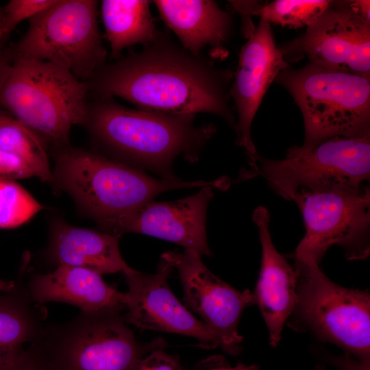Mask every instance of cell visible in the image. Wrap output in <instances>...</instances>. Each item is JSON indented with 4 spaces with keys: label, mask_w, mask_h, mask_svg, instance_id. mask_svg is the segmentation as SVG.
<instances>
[{
    "label": "cell",
    "mask_w": 370,
    "mask_h": 370,
    "mask_svg": "<svg viewBox=\"0 0 370 370\" xmlns=\"http://www.w3.org/2000/svg\"><path fill=\"white\" fill-rule=\"evenodd\" d=\"M173 269L170 262L161 258L153 274L134 269L123 273L128 286L127 291L123 293L122 300L125 323L142 330L193 337L204 349L220 346L219 338L172 293L167 280Z\"/></svg>",
    "instance_id": "cell-13"
},
{
    "label": "cell",
    "mask_w": 370,
    "mask_h": 370,
    "mask_svg": "<svg viewBox=\"0 0 370 370\" xmlns=\"http://www.w3.org/2000/svg\"><path fill=\"white\" fill-rule=\"evenodd\" d=\"M294 260L297 297L288 325L336 345L355 358L370 360L369 292L336 284L314 260Z\"/></svg>",
    "instance_id": "cell-7"
},
{
    "label": "cell",
    "mask_w": 370,
    "mask_h": 370,
    "mask_svg": "<svg viewBox=\"0 0 370 370\" xmlns=\"http://www.w3.org/2000/svg\"><path fill=\"white\" fill-rule=\"evenodd\" d=\"M314 370H325V369L323 365H318L315 367Z\"/></svg>",
    "instance_id": "cell-34"
},
{
    "label": "cell",
    "mask_w": 370,
    "mask_h": 370,
    "mask_svg": "<svg viewBox=\"0 0 370 370\" xmlns=\"http://www.w3.org/2000/svg\"><path fill=\"white\" fill-rule=\"evenodd\" d=\"M27 286L33 300L40 304L62 302L84 312L125 310L123 293L88 269L60 264L51 273L33 275Z\"/></svg>",
    "instance_id": "cell-17"
},
{
    "label": "cell",
    "mask_w": 370,
    "mask_h": 370,
    "mask_svg": "<svg viewBox=\"0 0 370 370\" xmlns=\"http://www.w3.org/2000/svg\"><path fill=\"white\" fill-rule=\"evenodd\" d=\"M47 143L20 122L0 127V149L24 161L42 181L51 184Z\"/></svg>",
    "instance_id": "cell-22"
},
{
    "label": "cell",
    "mask_w": 370,
    "mask_h": 370,
    "mask_svg": "<svg viewBox=\"0 0 370 370\" xmlns=\"http://www.w3.org/2000/svg\"><path fill=\"white\" fill-rule=\"evenodd\" d=\"M37 342L53 370H132L164 341L141 344L119 311L81 312L67 323L45 325Z\"/></svg>",
    "instance_id": "cell-9"
},
{
    "label": "cell",
    "mask_w": 370,
    "mask_h": 370,
    "mask_svg": "<svg viewBox=\"0 0 370 370\" xmlns=\"http://www.w3.org/2000/svg\"><path fill=\"white\" fill-rule=\"evenodd\" d=\"M198 253L166 251L161 258L178 271L186 308L193 310L219 338L220 347L230 354L241 351L242 336L238 325L243 310L256 304L254 293L235 289L204 264Z\"/></svg>",
    "instance_id": "cell-12"
},
{
    "label": "cell",
    "mask_w": 370,
    "mask_h": 370,
    "mask_svg": "<svg viewBox=\"0 0 370 370\" xmlns=\"http://www.w3.org/2000/svg\"><path fill=\"white\" fill-rule=\"evenodd\" d=\"M285 59L370 77L369 8L364 0L330 1L301 36L280 47Z\"/></svg>",
    "instance_id": "cell-11"
},
{
    "label": "cell",
    "mask_w": 370,
    "mask_h": 370,
    "mask_svg": "<svg viewBox=\"0 0 370 370\" xmlns=\"http://www.w3.org/2000/svg\"><path fill=\"white\" fill-rule=\"evenodd\" d=\"M196 115H170L127 108L110 97L89 100L83 127L100 151L116 161L162 179L177 178L175 160H199L217 131L213 123L197 125Z\"/></svg>",
    "instance_id": "cell-2"
},
{
    "label": "cell",
    "mask_w": 370,
    "mask_h": 370,
    "mask_svg": "<svg viewBox=\"0 0 370 370\" xmlns=\"http://www.w3.org/2000/svg\"><path fill=\"white\" fill-rule=\"evenodd\" d=\"M0 370H53L40 344L34 341L17 354L0 364Z\"/></svg>",
    "instance_id": "cell-26"
},
{
    "label": "cell",
    "mask_w": 370,
    "mask_h": 370,
    "mask_svg": "<svg viewBox=\"0 0 370 370\" xmlns=\"http://www.w3.org/2000/svg\"><path fill=\"white\" fill-rule=\"evenodd\" d=\"M208 370H258V367L254 365H245L238 364L235 367H218Z\"/></svg>",
    "instance_id": "cell-31"
},
{
    "label": "cell",
    "mask_w": 370,
    "mask_h": 370,
    "mask_svg": "<svg viewBox=\"0 0 370 370\" xmlns=\"http://www.w3.org/2000/svg\"><path fill=\"white\" fill-rule=\"evenodd\" d=\"M86 82L50 62L18 59L0 90V109L33 130L52 148L69 145L74 125L82 126L89 102Z\"/></svg>",
    "instance_id": "cell-4"
},
{
    "label": "cell",
    "mask_w": 370,
    "mask_h": 370,
    "mask_svg": "<svg viewBox=\"0 0 370 370\" xmlns=\"http://www.w3.org/2000/svg\"><path fill=\"white\" fill-rule=\"evenodd\" d=\"M252 220L262 247L260 270L254 294L269 331L270 345L275 347L295 304L297 275L272 242L267 208L257 207Z\"/></svg>",
    "instance_id": "cell-16"
},
{
    "label": "cell",
    "mask_w": 370,
    "mask_h": 370,
    "mask_svg": "<svg viewBox=\"0 0 370 370\" xmlns=\"http://www.w3.org/2000/svg\"><path fill=\"white\" fill-rule=\"evenodd\" d=\"M35 176L33 170L24 161L0 149V180H22Z\"/></svg>",
    "instance_id": "cell-28"
},
{
    "label": "cell",
    "mask_w": 370,
    "mask_h": 370,
    "mask_svg": "<svg viewBox=\"0 0 370 370\" xmlns=\"http://www.w3.org/2000/svg\"><path fill=\"white\" fill-rule=\"evenodd\" d=\"M15 286V281H6L0 279V293L10 291Z\"/></svg>",
    "instance_id": "cell-33"
},
{
    "label": "cell",
    "mask_w": 370,
    "mask_h": 370,
    "mask_svg": "<svg viewBox=\"0 0 370 370\" xmlns=\"http://www.w3.org/2000/svg\"><path fill=\"white\" fill-rule=\"evenodd\" d=\"M330 362L339 370H370V360H360L347 353L332 358Z\"/></svg>",
    "instance_id": "cell-29"
},
{
    "label": "cell",
    "mask_w": 370,
    "mask_h": 370,
    "mask_svg": "<svg viewBox=\"0 0 370 370\" xmlns=\"http://www.w3.org/2000/svg\"><path fill=\"white\" fill-rule=\"evenodd\" d=\"M152 3L179 43L195 55H202L207 47L221 49L232 34V16L214 1L156 0Z\"/></svg>",
    "instance_id": "cell-18"
},
{
    "label": "cell",
    "mask_w": 370,
    "mask_h": 370,
    "mask_svg": "<svg viewBox=\"0 0 370 370\" xmlns=\"http://www.w3.org/2000/svg\"><path fill=\"white\" fill-rule=\"evenodd\" d=\"M12 62H11L5 50L4 45H0V90L8 77Z\"/></svg>",
    "instance_id": "cell-30"
},
{
    "label": "cell",
    "mask_w": 370,
    "mask_h": 370,
    "mask_svg": "<svg viewBox=\"0 0 370 370\" xmlns=\"http://www.w3.org/2000/svg\"><path fill=\"white\" fill-rule=\"evenodd\" d=\"M288 68L275 44L271 23L260 19L241 47L229 90L236 112V143L244 149L248 162L258 154L251 133L254 118L270 85Z\"/></svg>",
    "instance_id": "cell-14"
},
{
    "label": "cell",
    "mask_w": 370,
    "mask_h": 370,
    "mask_svg": "<svg viewBox=\"0 0 370 370\" xmlns=\"http://www.w3.org/2000/svg\"><path fill=\"white\" fill-rule=\"evenodd\" d=\"M275 83L299 107L304 123L301 147L335 137H370V77L310 62L281 72Z\"/></svg>",
    "instance_id": "cell-5"
},
{
    "label": "cell",
    "mask_w": 370,
    "mask_h": 370,
    "mask_svg": "<svg viewBox=\"0 0 370 370\" xmlns=\"http://www.w3.org/2000/svg\"><path fill=\"white\" fill-rule=\"evenodd\" d=\"M120 236L60 223L53 227L48 254L56 264L88 269L103 274L132 269L119 248Z\"/></svg>",
    "instance_id": "cell-19"
},
{
    "label": "cell",
    "mask_w": 370,
    "mask_h": 370,
    "mask_svg": "<svg viewBox=\"0 0 370 370\" xmlns=\"http://www.w3.org/2000/svg\"><path fill=\"white\" fill-rule=\"evenodd\" d=\"M2 20H3V11H2V8H0V25L1 24Z\"/></svg>",
    "instance_id": "cell-35"
},
{
    "label": "cell",
    "mask_w": 370,
    "mask_h": 370,
    "mask_svg": "<svg viewBox=\"0 0 370 370\" xmlns=\"http://www.w3.org/2000/svg\"><path fill=\"white\" fill-rule=\"evenodd\" d=\"M95 0H56L29 21L26 32L5 47L12 62L32 59L60 64L88 82L106 63Z\"/></svg>",
    "instance_id": "cell-8"
},
{
    "label": "cell",
    "mask_w": 370,
    "mask_h": 370,
    "mask_svg": "<svg viewBox=\"0 0 370 370\" xmlns=\"http://www.w3.org/2000/svg\"><path fill=\"white\" fill-rule=\"evenodd\" d=\"M47 310L32 298L27 283L0 295V364L11 358L41 334Z\"/></svg>",
    "instance_id": "cell-20"
},
{
    "label": "cell",
    "mask_w": 370,
    "mask_h": 370,
    "mask_svg": "<svg viewBox=\"0 0 370 370\" xmlns=\"http://www.w3.org/2000/svg\"><path fill=\"white\" fill-rule=\"evenodd\" d=\"M239 173L238 182L262 177L288 201L301 190H358L370 179V137L335 136L308 148L294 145L284 158L258 154Z\"/></svg>",
    "instance_id": "cell-6"
},
{
    "label": "cell",
    "mask_w": 370,
    "mask_h": 370,
    "mask_svg": "<svg viewBox=\"0 0 370 370\" xmlns=\"http://www.w3.org/2000/svg\"><path fill=\"white\" fill-rule=\"evenodd\" d=\"M328 0H275L258 5L254 14L269 23L293 28L308 27L328 8Z\"/></svg>",
    "instance_id": "cell-23"
},
{
    "label": "cell",
    "mask_w": 370,
    "mask_h": 370,
    "mask_svg": "<svg viewBox=\"0 0 370 370\" xmlns=\"http://www.w3.org/2000/svg\"><path fill=\"white\" fill-rule=\"evenodd\" d=\"M52 151L51 184L67 193L103 232L160 193L206 186L223 190L226 186L223 177L211 181L158 179L98 151L70 145Z\"/></svg>",
    "instance_id": "cell-3"
},
{
    "label": "cell",
    "mask_w": 370,
    "mask_h": 370,
    "mask_svg": "<svg viewBox=\"0 0 370 370\" xmlns=\"http://www.w3.org/2000/svg\"><path fill=\"white\" fill-rule=\"evenodd\" d=\"M151 1L146 0H103L100 14L104 37L109 43L110 59L116 60L124 49L156 40L160 31L150 12Z\"/></svg>",
    "instance_id": "cell-21"
},
{
    "label": "cell",
    "mask_w": 370,
    "mask_h": 370,
    "mask_svg": "<svg viewBox=\"0 0 370 370\" xmlns=\"http://www.w3.org/2000/svg\"><path fill=\"white\" fill-rule=\"evenodd\" d=\"M18 121L4 113H0V127L17 123Z\"/></svg>",
    "instance_id": "cell-32"
},
{
    "label": "cell",
    "mask_w": 370,
    "mask_h": 370,
    "mask_svg": "<svg viewBox=\"0 0 370 370\" xmlns=\"http://www.w3.org/2000/svg\"><path fill=\"white\" fill-rule=\"evenodd\" d=\"M302 215L306 233L293 258L320 264L328 249L341 247L348 260L366 259L370 253V189L311 192L293 197Z\"/></svg>",
    "instance_id": "cell-10"
},
{
    "label": "cell",
    "mask_w": 370,
    "mask_h": 370,
    "mask_svg": "<svg viewBox=\"0 0 370 370\" xmlns=\"http://www.w3.org/2000/svg\"><path fill=\"white\" fill-rule=\"evenodd\" d=\"M43 206L14 180H0V229L17 227Z\"/></svg>",
    "instance_id": "cell-24"
},
{
    "label": "cell",
    "mask_w": 370,
    "mask_h": 370,
    "mask_svg": "<svg viewBox=\"0 0 370 370\" xmlns=\"http://www.w3.org/2000/svg\"><path fill=\"white\" fill-rule=\"evenodd\" d=\"M213 187L173 201H150L114 224L106 233L121 236L138 233L175 243L202 256H212L206 233Z\"/></svg>",
    "instance_id": "cell-15"
},
{
    "label": "cell",
    "mask_w": 370,
    "mask_h": 370,
    "mask_svg": "<svg viewBox=\"0 0 370 370\" xmlns=\"http://www.w3.org/2000/svg\"><path fill=\"white\" fill-rule=\"evenodd\" d=\"M163 349H154L143 356L132 370H182L178 359Z\"/></svg>",
    "instance_id": "cell-27"
},
{
    "label": "cell",
    "mask_w": 370,
    "mask_h": 370,
    "mask_svg": "<svg viewBox=\"0 0 370 370\" xmlns=\"http://www.w3.org/2000/svg\"><path fill=\"white\" fill-rule=\"evenodd\" d=\"M56 0H10L2 8L0 45H4L10 33L25 20H29L53 5Z\"/></svg>",
    "instance_id": "cell-25"
},
{
    "label": "cell",
    "mask_w": 370,
    "mask_h": 370,
    "mask_svg": "<svg viewBox=\"0 0 370 370\" xmlns=\"http://www.w3.org/2000/svg\"><path fill=\"white\" fill-rule=\"evenodd\" d=\"M234 72L195 55L160 32L138 51L106 63L88 81L93 97H119L137 109L163 114L209 113L235 131L229 95Z\"/></svg>",
    "instance_id": "cell-1"
}]
</instances>
